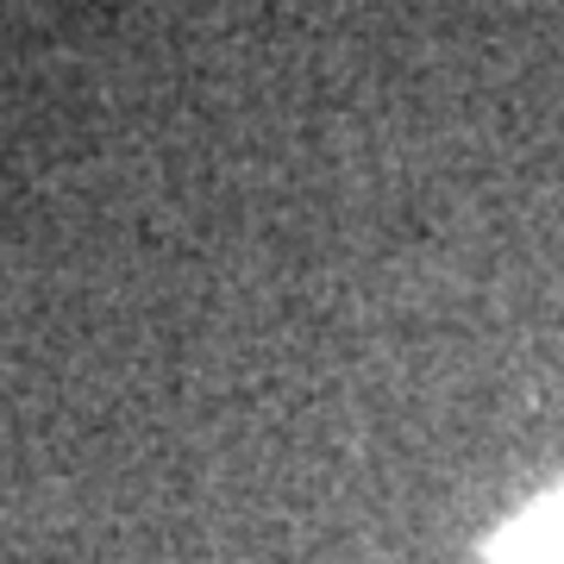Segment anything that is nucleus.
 <instances>
[{
	"mask_svg": "<svg viewBox=\"0 0 564 564\" xmlns=\"http://www.w3.org/2000/svg\"><path fill=\"white\" fill-rule=\"evenodd\" d=\"M496 564H564V489L540 496L496 540Z\"/></svg>",
	"mask_w": 564,
	"mask_h": 564,
	"instance_id": "1",
	"label": "nucleus"
}]
</instances>
